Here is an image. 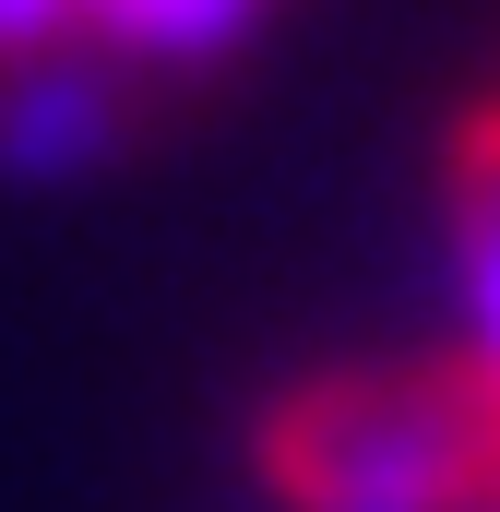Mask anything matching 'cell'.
<instances>
[{"label": "cell", "instance_id": "1", "mask_svg": "<svg viewBox=\"0 0 500 512\" xmlns=\"http://www.w3.org/2000/svg\"><path fill=\"white\" fill-rule=\"evenodd\" d=\"M250 477L274 512H500V358H322L250 405Z\"/></svg>", "mask_w": 500, "mask_h": 512}, {"label": "cell", "instance_id": "2", "mask_svg": "<svg viewBox=\"0 0 500 512\" xmlns=\"http://www.w3.org/2000/svg\"><path fill=\"white\" fill-rule=\"evenodd\" d=\"M274 12L286 0H84V48L143 96H179V84H215Z\"/></svg>", "mask_w": 500, "mask_h": 512}, {"label": "cell", "instance_id": "3", "mask_svg": "<svg viewBox=\"0 0 500 512\" xmlns=\"http://www.w3.org/2000/svg\"><path fill=\"white\" fill-rule=\"evenodd\" d=\"M441 227H453V262H465L477 346L500 358V96H477L441 143Z\"/></svg>", "mask_w": 500, "mask_h": 512}, {"label": "cell", "instance_id": "4", "mask_svg": "<svg viewBox=\"0 0 500 512\" xmlns=\"http://www.w3.org/2000/svg\"><path fill=\"white\" fill-rule=\"evenodd\" d=\"M84 48V0H0V60H48Z\"/></svg>", "mask_w": 500, "mask_h": 512}]
</instances>
